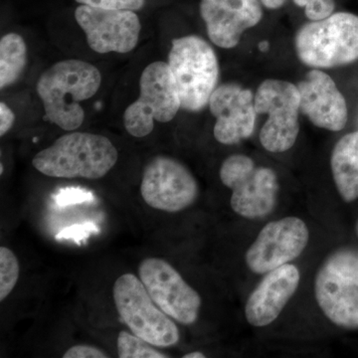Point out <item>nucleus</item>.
Returning a JSON list of instances; mask_svg holds the SVG:
<instances>
[{"label": "nucleus", "instance_id": "f257e3e1", "mask_svg": "<svg viewBox=\"0 0 358 358\" xmlns=\"http://www.w3.org/2000/svg\"><path fill=\"white\" fill-rule=\"evenodd\" d=\"M101 84L100 71L85 61L69 59L52 65L36 85L45 117L64 131H76L85 120L80 103L95 96Z\"/></svg>", "mask_w": 358, "mask_h": 358}, {"label": "nucleus", "instance_id": "f03ea898", "mask_svg": "<svg viewBox=\"0 0 358 358\" xmlns=\"http://www.w3.org/2000/svg\"><path fill=\"white\" fill-rule=\"evenodd\" d=\"M117 159V148L107 136L72 131L35 155L32 166L48 178L96 180L107 176Z\"/></svg>", "mask_w": 358, "mask_h": 358}, {"label": "nucleus", "instance_id": "7ed1b4c3", "mask_svg": "<svg viewBox=\"0 0 358 358\" xmlns=\"http://www.w3.org/2000/svg\"><path fill=\"white\" fill-rule=\"evenodd\" d=\"M296 55L315 69H329L358 60V15L334 13L324 20L310 21L294 39Z\"/></svg>", "mask_w": 358, "mask_h": 358}, {"label": "nucleus", "instance_id": "20e7f679", "mask_svg": "<svg viewBox=\"0 0 358 358\" xmlns=\"http://www.w3.org/2000/svg\"><path fill=\"white\" fill-rule=\"evenodd\" d=\"M181 109L199 112L217 88V56L208 42L195 35L174 39L169 54Z\"/></svg>", "mask_w": 358, "mask_h": 358}, {"label": "nucleus", "instance_id": "39448f33", "mask_svg": "<svg viewBox=\"0 0 358 358\" xmlns=\"http://www.w3.org/2000/svg\"><path fill=\"white\" fill-rule=\"evenodd\" d=\"M113 300L120 319L131 333L159 348L179 343L178 327L155 303L138 275H120L113 287Z\"/></svg>", "mask_w": 358, "mask_h": 358}, {"label": "nucleus", "instance_id": "423d86ee", "mask_svg": "<svg viewBox=\"0 0 358 358\" xmlns=\"http://www.w3.org/2000/svg\"><path fill=\"white\" fill-rule=\"evenodd\" d=\"M315 294L333 324L358 329V254L341 249L327 257L315 277Z\"/></svg>", "mask_w": 358, "mask_h": 358}, {"label": "nucleus", "instance_id": "0eeeda50", "mask_svg": "<svg viewBox=\"0 0 358 358\" xmlns=\"http://www.w3.org/2000/svg\"><path fill=\"white\" fill-rule=\"evenodd\" d=\"M181 109L180 98L169 63H152L141 73L140 96L124 113V126L134 138H145L155 122L173 121Z\"/></svg>", "mask_w": 358, "mask_h": 358}, {"label": "nucleus", "instance_id": "6e6552de", "mask_svg": "<svg viewBox=\"0 0 358 358\" xmlns=\"http://www.w3.org/2000/svg\"><path fill=\"white\" fill-rule=\"evenodd\" d=\"M219 176L232 190L233 211L247 219L264 218L274 210L279 182L273 169L257 166L244 155H233L224 160Z\"/></svg>", "mask_w": 358, "mask_h": 358}, {"label": "nucleus", "instance_id": "1a4fd4ad", "mask_svg": "<svg viewBox=\"0 0 358 358\" xmlns=\"http://www.w3.org/2000/svg\"><path fill=\"white\" fill-rule=\"evenodd\" d=\"M301 96L296 85L268 79L255 94L257 115H268L260 141L268 152L280 154L293 147L300 133Z\"/></svg>", "mask_w": 358, "mask_h": 358}, {"label": "nucleus", "instance_id": "9d476101", "mask_svg": "<svg viewBox=\"0 0 358 358\" xmlns=\"http://www.w3.org/2000/svg\"><path fill=\"white\" fill-rule=\"evenodd\" d=\"M141 196L150 208L178 213L192 206L199 197L196 179L179 160L157 155L145 166L141 182Z\"/></svg>", "mask_w": 358, "mask_h": 358}, {"label": "nucleus", "instance_id": "9b49d317", "mask_svg": "<svg viewBox=\"0 0 358 358\" xmlns=\"http://www.w3.org/2000/svg\"><path fill=\"white\" fill-rule=\"evenodd\" d=\"M138 273L162 312L185 326L196 322L201 298L171 263L159 257H148L138 265Z\"/></svg>", "mask_w": 358, "mask_h": 358}, {"label": "nucleus", "instance_id": "f8f14e48", "mask_svg": "<svg viewBox=\"0 0 358 358\" xmlns=\"http://www.w3.org/2000/svg\"><path fill=\"white\" fill-rule=\"evenodd\" d=\"M75 20L96 53H129L140 40L141 20L134 11L81 4L75 10Z\"/></svg>", "mask_w": 358, "mask_h": 358}, {"label": "nucleus", "instance_id": "ddd939ff", "mask_svg": "<svg viewBox=\"0 0 358 358\" xmlns=\"http://www.w3.org/2000/svg\"><path fill=\"white\" fill-rule=\"evenodd\" d=\"M308 242V229L301 219H280L267 224L259 233L245 260L252 272L267 274L298 258Z\"/></svg>", "mask_w": 358, "mask_h": 358}, {"label": "nucleus", "instance_id": "4468645a", "mask_svg": "<svg viewBox=\"0 0 358 358\" xmlns=\"http://www.w3.org/2000/svg\"><path fill=\"white\" fill-rule=\"evenodd\" d=\"M216 122V141L231 145L250 138L255 129V96L251 90L235 83L222 84L212 93L208 103Z\"/></svg>", "mask_w": 358, "mask_h": 358}, {"label": "nucleus", "instance_id": "2eb2a0df", "mask_svg": "<svg viewBox=\"0 0 358 358\" xmlns=\"http://www.w3.org/2000/svg\"><path fill=\"white\" fill-rule=\"evenodd\" d=\"M262 6L260 0H201L199 9L212 43L231 49L262 20Z\"/></svg>", "mask_w": 358, "mask_h": 358}, {"label": "nucleus", "instance_id": "dca6fc26", "mask_svg": "<svg viewBox=\"0 0 358 358\" xmlns=\"http://www.w3.org/2000/svg\"><path fill=\"white\" fill-rule=\"evenodd\" d=\"M296 87L300 92L301 112L315 126L331 131L345 129L348 120V103L333 78L313 69Z\"/></svg>", "mask_w": 358, "mask_h": 358}, {"label": "nucleus", "instance_id": "f3484780", "mask_svg": "<svg viewBox=\"0 0 358 358\" xmlns=\"http://www.w3.org/2000/svg\"><path fill=\"white\" fill-rule=\"evenodd\" d=\"M300 271L286 264L270 271L250 294L245 315L251 326L272 324L286 307L300 285Z\"/></svg>", "mask_w": 358, "mask_h": 358}, {"label": "nucleus", "instance_id": "a211bd4d", "mask_svg": "<svg viewBox=\"0 0 358 358\" xmlns=\"http://www.w3.org/2000/svg\"><path fill=\"white\" fill-rule=\"evenodd\" d=\"M331 173L341 199H358V131L343 136L334 145L331 157Z\"/></svg>", "mask_w": 358, "mask_h": 358}, {"label": "nucleus", "instance_id": "6ab92c4d", "mask_svg": "<svg viewBox=\"0 0 358 358\" xmlns=\"http://www.w3.org/2000/svg\"><path fill=\"white\" fill-rule=\"evenodd\" d=\"M27 64V46L17 33H8L0 40V88L20 79Z\"/></svg>", "mask_w": 358, "mask_h": 358}, {"label": "nucleus", "instance_id": "aec40b11", "mask_svg": "<svg viewBox=\"0 0 358 358\" xmlns=\"http://www.w3.org/2000/svg\"><path fill=\"white\" fill-rule=\"evenodd\" d=\"M157 346L148 343L131 331H122L117 334V353L120 358H167L166 353Z\"/></svg>", "mask_w": 358, "mask_h": 358}, {"label": "nucleus", "instance_id": "412c9836", "mask_svg": "<svg viewBox=\"0 0 358 358\" xmlns=\"http://www.w3.org/2000/svg\"><path fill=\"white\" fill-rule=\"evenodd\" d=\"M20 265L13 250L0 247V301H6L17 285Z\"/></svg>", "mask_w": 358, "mask_h": 358}, {"label": "nucleus", "instance_id": "4be33fe9", "mask_svg": "<svg viewBox=\"0 0 358 358\" xmlns=\"http://www.w3.org/2000/svg\"><path fill=\"white\" fill-rule=\"evenodd\" d=\"M294 2L303 8L310 21L324 20L331 15L336 9L334 0H294Z\"/></svg>", "mask_w": 358, "mask_h": 358}, {"label": "nucleus", "instance_id": "5701e85b", "mask_svg": "<svg viewBox=\"0 0 358 358\" xmlns=\"http://www.w3.org/2000/svg\"><path fill=\"white\" fill-rule=\"evenodd\" d=\"M76 1L84 6L131 11L140 10L145 3V0H76Z\"/></svg>", "mask_w": 358, "mask_h": 358}, {"label": "nucleus", "instance_id": "b1692460", "mask_svg": "<svg viewBox=\"0 0 358 358\" xmlns=\"http://www.w3.org/2000/svg\"><path fill=\"white\" fill-rule=\"evenodd\" d=\"M63 358H107L110 357L105 350L95 345H76L71 346L62 355Z\"/></svg>", "mask_w": 358, "mask_h": 358}, {"label": "nucleus", "instance_id": "393cba45", "mask_svg": "<svg viewBox=\"0 0 358 358\" xmlns=\"http://www.w3.org/2000/svg\"><path fill=\"white\" fill-rule=\"evenodd\" d=\"M14 121H15V115L13 110L6 103H0V136H3L10 131Z\"/></svg>", "mask_w": 358, "mask_h": 358}, {"label": "nucleus", "instance_id": "a878e982", "mask_svg": "<svg viewBox=\"0 0 358 358\" xmlns=\"http://www.w3.org/2000/svg\"><path fill=\"white\" fill-rule=\"evenodd\" d=\"M261 3L266 8L271 9V10H275V9L281 8L285 6L287 0H260Z\"/></svg>", "mask_w": 358, "mask_h": 358}, {"label": "nucleus", "instance_id": "bb28decb", "mask_svg": "<svg viewBox=\"0 0 358 358\" xmlns=\"http://www.w3.org/2000/svg\"><path fill=\"white\" fill-rule=\"evenodd\" d=\"M183 358H205L204 353L199 352H190V353H186L185 355H183Z\"/></svg>", "mask_w": 358, "mask_h": 358}, {"label": "nucleus", "instance_id": "cd10ccee", "mask_svg": "<svg viewBox=\"0 0 358 358\" xmlns=\"http://www.w3.org/2000/svg\"><path fill=\"white\" fill-rule=\"evenodd\" d=\"M259 48H260L261 51H267L268 49V43L267 41H263L261 42L260 44H259Z\"/></svg>", "mask_w": 358, "mask_h": 358}, {"label": "nucleus", "instance_id": "c85d7f7f", "mask_svg": "<svg viewBox=\"0 0 358 358\" xmlns=\"http://www.w3.org/2000/svg\"><path fill=\"white\" fill-rule=\"evenodd\" d=\"M0 173H3V164H0Z\"/></svg>", "mask_w": 358, "mask_h": 358}, {"label": "nucleus", "instance_id": "c756f323", "mask_svg": "<svg viewBox=\"0 0 358 358\" xmlns=\"http://www.w3.org/2000/svg\"><path fill=\"white\" fill-rule=\"evenodd\" d=\"M357 236H358V222L357 224Z\"/></svg>", "mask_w": 358, "mask_h": 358}]
</instances>
